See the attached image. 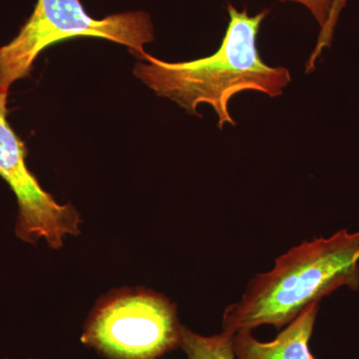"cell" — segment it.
<instances>
[{
    "mask_svg": "<svg viewBox=\"0 0 359 359\" xmlns=\"http://www.w3.org/2000/svg\"><path fill=\"white\" fill-rule=\"evenodd\" d=\"M269 13L264 9L250 16L247 8L238 11L228 6V27L218 50L212 55L184 61L167 62L146 55V63H138L134 74L158 96L178 104L191 114L198 106L208 104L218 115L219 128L236 126L229 104L233 97L244 91H257L271 98L283 95L292 82L285 67L269 66L257 49V35Z\"/></svg>",
    "mask_w": 359,
    "mask_h": 359,
    "instance_id": "1",
    "label": "cell"
},
{
    "mask_svg": "<svg viewBox=\"0 0 359 359\" xmlns=\"http://www.w3.org/2000/svg\"><path fill=\"white\" fill-rule=\"evenodd\" d=\"M342 287L359 289V229L304 241L276 257L271 269L257 273L241 299L224 309L223 330H282L309 304Z\"/></svg>",
    "mask_w": 359,
    "mask_h": 359,
    "instance_id": "2",
    "label": "cell"
},
{
    "mask_svg": "<svg viewBox=\"0 0 359 359\" xmlns=\"http://www.w3.org/2000/svg\"><path fill=\"white\" fill-rule=\"evenodd\" d=\"M76 37L107 39L128 47L145 60L144 46L154 40V27L145 13L114 14L102 20L91 18L80 0H37L34 11L20 32L0 47V87L9 89L27 77L33 62L52 44Z\"/></svg>",
    "mask_w": 359,
    "mask_h": 359,
    "instance_id": "3",
    "label": "cell"
},
{
    "mask_svg": "<svg viewBox=\"0 0 359 359\" xmlns=\"http://www.w3.org/2000/svg\"><path fill=\"white\" fill-rule=\"evenodd\" d=\"M182 330L166 297L123 290L97 304L81 341L107 359H158L181 346Z\"/></svg>",
    "mask_w": 359,
    "mask_h": 359,
    "instance_id": "4",
    "label": "cell"
},
{
    "mask_svg": "<svg viewBox=\"0 0 359 359\" xmlns=\"http://www.w3.org/2000/svg\"><path fill=\"white\" fill-rule=\"evenodd\" d=\"M8 89L0 87V177L15 194L18 217L15 233L23 242L44 240L51 249H60L68 236L80 233L82 219L69 204H59L26 165L25 143L7 120Z\"/></svg>",
    "mask_w": 359,
    "mask_h": 359,
    "instance_id": "5",
    "label": "cell"
},
{
    "mask_svg": "<svg viewBox=\"0 0 359 359\" xmlns=\"http://www.w3.org/2000/svg\"><path fill=\"white\" fill-rule=\"evenodd\" d=\"M318 309L320 302L309 304L269 342L255 339L249 330L236 332L233 334L236 359H314L309 344Z\"/></svg>",
    "mask_w": 359,
    "mask_h": 359,
    "instance_id": "6",
    "label": "cell"
},
{
    "mask_svg": "<svg viewBox=\"0 0 359 359\" xmlns=\"http://www.w3.org/2000/svg\"><path fill=\"white\" fill-rule=\"evenodd\" d=\"M180 347L188 359H236L233 334L224 330L205 337L183 327Z\"/></svg>",
    "mask_w": 359,
    "mask_h": 359,
    "instance_id": "7",
    "label": "cell"
},
{
    "mask_svg": "<svg viewBox=\"0 0 359 359\" xmlns=\"http://www.w3.org/2000/svg\"><path fill=\"white\" fill-rule=\"evenodd\" d=\"M346 2L347 0H332V8H330V15H328L327 23H325L323 28H320L318 42H316L313 51L311 52V55H309V60L306 61V73L313 72L314 68H316V61L320 58L323 51L332 45L337 21H339L342 9L346 6Z\"/></svg>",
    "mask_w": 359,
    "mask_h": 359,
    "instance_id": "8",
    "label": "cell"
},
{
    "mask_svg": "<svg viewBox=\"0 0 359 359\" xmlns=\"http://www.w3.org/2000/svg\"><path fill=\"white\" fill-rule=\"evenodd\" d=\"M280 1L297 2L306 7L309 13L313 14L314 20L318 21L320 28L327 23L332 4V0H280Z\"/></svg>",
    "mask_w": 359,
    "mask_h": 359,
    "instance_id": "9",
    "label": "cell"
}]
</instances>
